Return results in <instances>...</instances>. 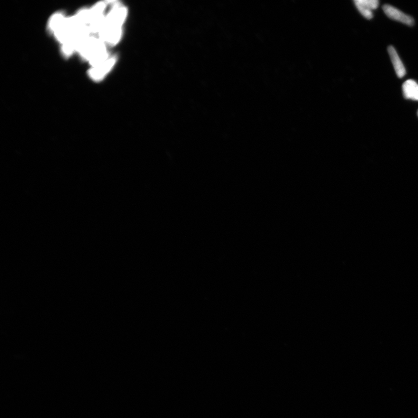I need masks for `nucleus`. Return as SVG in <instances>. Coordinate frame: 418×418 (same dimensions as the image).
Masks as SVG:
<instances>
[{"mask_svg":"<svg viewBox=\"0 0 418 418\" xmlns=\"http://www.w3.org/2000/svg\"><path fill=\"white\" fill-rule=\"evenodd\" d=\"M126 15L127 10L125 8L121 7L120 5L117 4H114L110 13L105 18L103 28L99 33L102 40L110 45H114L119 41L122 34L121 27Z\"/></svg>","mask_w":418,"mask_h":418,"instance_id":"nucleus-1","label":"nucleus"},{"mask_svg":"<svg viewBox=\"0 0 418 418\" xmlns=\"http://www.w3.org/2000/svg\"><path fill=\"white\" fill-rule=\"evenodd\" d=\"M82 57L90 61L94 66L107 60L108 53L103 40L89 37L78 50Z\"/></svg>","mask_w":418,"mask_h":418,"instance_id":"nucleus-2","label":"nucleus"},{"mask_svg":"<svg viewBox=\"0 0 418 418\" xmlns=\"http://www.w3.org/2000/svg\"><path fill=\"white\" fill-rule=\"evenodd\" d=\"M383 10L389 18L392 20L401 22L408 26H413L415 22L414 18L399 10V9L389 4L383 6Z\"/></svg>","mask_w":418,"mask_h":418,"instance_id":"nucleus-3","label":"nucleus"},{"mask_svg":"<svg viewBox=\"0 0 418 418\" xmlns=\"http://www.w3.org/2000/svg\"><path fill=\"white\" fill-rule=\"evenodd\" d=\"M354 2L361 14L367 20L373 18L372 10L378 8L379 5L378 0H356Z\"/></svg>","mask_w":418,"mask_h":418,"instance_id":"nucleus-4","label":"nucleus"},{"mask_svg":"<svg viewBox=\"0 0 418 418\" xmlns=\"http://www.w3.org/2000/svg\"><path fill=\"white\" fill-rule=\"evenodd\" d=\"M116 62V58L114 57L105 60L101 64L94 66L90 71V75L92 79L99 80L103 78L104 76L110 71Z\"/></svg>","mask_w":418,"mask_h":418,"instance_id":"nucleus-5","label":"nucleus"},{"mask_svg":"<svg viewBox=\"0 0 418 418\" xmlns=\"http://www.w3.org/2000/svg\"><path fill=\"white\" fill-rule=\"evenodd\" d=\"M388 53L391 60L392 65L399 78H403L406 74V71L403 62L399 57L396 50L392 46L388 47Z\"/></svg>","mask_w":418,"mask_h":418,"instance_id":"nucleus-6","label":"nucleus"},{"mask_svg":"<svg viewBox=\"0 0 418 418\" xmlns=\"http://www.w3.org/2000/svg\"><path fill=\"white\" fill-rule=\"evenodd\" d=\"M403 91L405 98L418 101V84L413 80L404 83Z\"/></svg>","mask_w":418,"mask_h":418,"instance_id":"nucleus-7","label":"nucleus"},{"mask_svg":"<svg viewBox=\"0 0 418 418\" xmlns=\"http://www.w3.org/2000/svg\"><path fill=\"white\" fill-rule=\"evenodd\" d=\"M65 20V18L61 14L54 15L50 22V28L51 29L56 32L62 27Z\"/></svg>","mask_w":418,"mask_h":418,"instance_id":"nucleus-8","label":"nucleus"},{"mask_svg":"<svg viewBox=\"0 0 418 418\" xmlns=\"http://www.w3.org/2000/svg\"></svg>","mask_w":418,"mask_h":418,"instance_id":"nucleus-9","label":"nucleus"}]
</instances>
